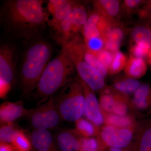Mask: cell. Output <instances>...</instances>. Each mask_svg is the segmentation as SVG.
Here are the masks:
<instances>
[{"mask_svg": "<svg viewBox=\"0 0 151 151\" xmlns=\"http://www.w3.org/2000/svg\"><path fill=\"white\" fill-rule=\"evenodd\" d=\"M148 61L149 63L151 66V50L149 52L148 55Z\"/></svg>", "mask_w": 151, "mask_h": 151, "instance_id": "cell-37", "label": "cell"}, {"mask_svg": "<svg viewBox=\"0 0 151 151\" xmlns=\"http://www.w3.org/2000/svg\"><path fill=\"white\" fill-rule=\"evenodd\" d=\"M76 131L65 130L58 134L56 142L60 151H79L80 138Z\"/></svg>", "mask_w": 151, "mask_h": 151, "instance_id": "cell-14", "label": "cell"}, {"mask_svg": "<svg viewBox=\"0 0 151 151\" xmlns=\"http://www.w3.org/2000/svg\"><path fill=\"white\" fill-rule=\"evenodd\" d=\"M132 143L129 147H127L125 148L119 149L111 148L108 149V151H132Z\"/></svg>", "mask_w": 151, "mask_h": 151, "instance_id": "cell-36", "label": "cell"}, {"mask_svg": "<svg viewBox=\"0 0 151 151\" xmlns=\"http://www.w3.org/2000/svg\"><path fill=\"white\" fill-rule=\"evenodd\" d=\"M30 42L20 65L21 87L25 96L29 95L36 88L52 52L51 45L45 40L39 38Z\"/></svg>", "mask_w": 151, "mask_h": 151, "instance_id": "cell-2", "label": "cell"}, {"mask_svg": "<svg viewBox=\"0 0 151 151\" xmlns=\"http://www.w3.org/2000/svg\"><path fill=\"white\" fill-rule=\"evenodd\" d=\"M84 42L86 49L96 55L105 48L104 37L85 40Z\"/></svg>", "mask_w": 151, "mask_h": 151, "instance_id": "cell-31", "label": "cell"}, {"mask_svg": "<svg viewBox=\"0 0 151 151\" xmlns=\"http://www.w3.org/2000/svg\"><path fill=\"white\" fill-rule=\"evenodd\" d=\"M52 98L62 120L75 122L84 115L85 95L80 79H70Z\"/></svg>", "mask_w": 151, "mask_h": 151, "instance_id": "cell-4", "label": "cell"}, {"mask_svg": "<svg viewBox=\"0 0 151 151\" xmlns=\"http://www.w3.org/2000/svg\"><path fill=\"white\" fill-rule=\"evenodd\" d=\"M17 51L15 46L4 43L0 46V97L4 99L12 88L16 79Z\"/></svg>", "mask_w": 151, "mask_h": 151, "instance_id": "cell-6", "label": "cell"}, {"mask_svg": "<svg viewBox=\"0 0 151 151\" xmlns=\"http://www.w3.org/2000/svg\"><path fill=\"white\" fill-rule=\"evenodd\" d=\"M147 5H148L150 6L151 7V1H150L148 3V4Z\"/></svg>", "mask_w": 151, "mask_h": 151, "instance_id": "cell-38", "label": "cell"}, {"mask_svg": "<svg viewBox=\"0 0 151 151\" xmlns=\"http://www.w3.org/2000/svg\"><path fill=\"white\" fill-rule=\"evenodd\" d=\"M114 52L104 48L96 54L98 59L106 68L108 71L113 62Z\"/></svg>", "mask_w": 151, "mask_h": 151, "instance_id": "cell-32", "label": "cell"}, {"mask_svg": "<svg viewBox=\"0 0 151 151\" xmlns=\"http://www.w3.org/2000/svg\"><path fill=\"white\" fill-rule=\"evenodd\" d=\"M0 151H15L13 147L10 144L1 143L0 144Z\"/></svg>", "mask_w": 151, "mask_h": 151, "instance_id": "cell-35", "label": "cell"}, {"mask_svg": "<svg viewBox=\"0 0 151 151\" xmlns=\"http://www.w3.org/2000/svg\"><path fill=\"white\" fill-rule=\"evenodd\" d=\"M141 84L140 81L137 79L127 76L116 80L113 87L119 92L128 95L134 94Z\"/></svg>", "mask_w": 151, "mask_h": 151, "instance_id": "cell-24", "label": "cell"}, {"mask_svg": "<svg viewBox=\"0 0 151 151\" xmlns=\"http://www.w3.org/2000/svg\"><path fill=\"white\" fill-rule=\"evenodd\" d=\"M124 35L123 29L119 24H114L104 36L105 49L114 52L119 50Z\"/></svg>", "mask_w": 151, "mask_h": 151, "instance_id": "cell-16", "label": "cell"}, {"mask_svg": "<svg viewBox=\"0 0 151 151\" xmlns=\"http://www.w3.org/2000/svg\"><path fill=\"white\" fill-rule=\"evenodd\" d=\"M75 66L65 45L59 54L50 60L37 85L36 92L40 103L50 99L69 81Z\"/></svg>", "mask_w": 151, "mask_h": 151, "instance_id": "cell-3", "label": "cell"}, {"mask_svg": "<svg viewBox=\"0 0 151 151\" xmlns=\"http://www.w3.org/2000/svg\"><path fill=\"white\" fill-rule=\"evenodd\" d=\"M72 18L71 13L62 22L59 28L54 32L55 40L61 47L66 45L74 36L72 32Z\"/></svg>", "mask_w": 151, "mask_h": 151, "instance_id": "cell-21", "label": "cell"}, {"mask_svg": "<svg viewBox=\"0 0 151 151\" xmlns=\"http://www.w3.org/2000/svg\"><path fill=\"white\" fill-rule=\"evenodd\" d=\"M79 151H100V145L97 138L81 137Z\"/></svg>", "mask_w": 151, "mask_h": 151, "instance_id": "cell-30", "label": "cell"}, {"mask_svg": "<svg viewBox=\"0 0 151 151\" xmlns=\"http://www.w3.org/2000/svg\"><path fill=\"white\" fill-rule=\"evenodd\" d=\"M86 50L84 45L76 44L68 48L70 58L80 77L93 91L102 90L105 87L104 77L84 60Z\"/></svg>", "mask_w": 151, "mask_h": 151, "instance_id": "cell-5", "label": "cell"}, {"mask_svg": "<svg viewBox=\"0 0 151 151\" xmlns=\"http://www.w3.org/2000/svg\"><path fill=\"white\" fill-rule=\"evenodd\" d=\"M143 1L141 0H125L123 3V9L125 13L129 15L137 9Z\"/></svg>", "mask_w": 151, "mask_h": 151, "instance_id": "cell-34", "label": "cell"}, {"mask_svg": "<svg viewBox=\"0 0 151 151\" xmlns=\"http://www.w3.org/2000/svg\"><path fill=\"white\" fill-rule=\"evenodd\" d=\"M134 130L128 128H119L105 125L102 128L97 137L100 151L107 149H124L132 143Z\"/></svg>", "mask_w": 151, "mask_h": 151, "instance_id": "cell-8", "label": "cell"}, {"mask_svg": "<svg viewBox=\"0 0 151 151\" xmlns=\"http://www.w3.org/2000/svg\"><path fill=\"white\" fill-rule=\"evenodd\" d=\"M135 132L132 151H151V119L138 123Z\"/></svg>", "mask_w": 151, "mask_h": 151, "instance_id": "cell-11", "label": "cell"}, {"mask_svg": "<svg viewBox=\"0 0 151 151\" xmlns=\"http://www.w3.org/2000/svg\"><path fill=\"white\" fill-rule=\"evenodd\" d=\"M78 2L72 0H50L47 2V11L52 18L47 25L55 32L62 22L73 10Z\"/></svg>", "mask_w": 151, "mask_h": 151, "instance_id": "cell-9", "label": "cell"}, {"mask_svg": "<svg viewBox=\"0 0 151 151\" xmlns=\"http://www.w3.org/2000/svg\"><path fill=\"white\" fill-rule=\"evenodd\" d=\"M124 70L127 77L137 79L141 78L146 74L147 65L145 60L142 58L131 55L127 60Z\"/></svg>", "mask_w": 151, "mask_h": 151, "instance_id": "cell-19", "label": "cell"}, {"mask_svg": "<svg viewBox=\"0 0 151 151\" xmlns=\"http://www.w3.org/2000/svg\"><path fill=\"white\" fill-rule=\"evenodd\" d=\"M19 130L17 129L13 123L2 125L0 129L1 143L11 144L15 135Z\"/></svg>", "mask_w": 151, "mask_h": 151, "instance_id": "cell-29", "label": "cell"}, {"mask_svg": "<svg viewBox=\"0 0 151 151\" xmlns=\"http://www.w3.org/2000/svg\"><path fill=\"white\" fill-rule=\"evenodd\" d=\"M116 24L113 23L100 13L93 10L88 14V19L84 26L94 27L97 28L104 37L106 32Z\"/></svg>", "mask_w": 151, "mask_h": 151, "instance_id": "cell-20", "label": "cell"}, {"mask_svg": "<svg viewBox=\"0 0 151 151\" xmlns=\"http://www.w3.org/2000/svg\"><path fill=\"white\" fill-rule=\"evenodd\" d=\"M94 10L117 23L116 17L120 12V1L117 0H96L93 1Z\"/></svg>", "mask_w": 151, "mask_h": 151, "instance_id": "cell-15", "label": "cell"}, {"mask_svg": "<svg viewBox=\"0 0 151 151\" xmlns=\"http://www.w3.org/2000/svg\"><path fill=\"white\" fill-rule=\"evenodd\" d=\"M84 60L88 64L100 73L103 77H105L107 75L108 73V70L100 62L96 54L86 49L84 53Z\"/></svg>", "mask_w": 151, "mask_h": 151, "instance_id": "cell-28", "label": "cell"}, {"mask_svg": "<svg viewBox=\"0 0 151 151\" xmlns=\"http://www.w3.org/2000/svg\"><path fill=\"white\" fill-rule=\"evenodd\" d=\"M127 61V56L122 52L118 50L114 52L113 62L108 70V73L113 75L119 73L125 68Z\"/></svg>", "mask_w": 151, "mask_h": 151, "instance_id": "cell-27", "label": "cell"}, {"mask_svg": "<svg viewBox=\"0 0 151 151\" xmlns=\"http://www.w3.org/2000/svg\"><path fill=\"white\" fill-rule=\"evenodd\" d=\"M150 50L136 43L131 47L130 52L132 56L143 59L146 57H148Z\"/></svg>", "mask_w": 151, "mask_h": 151, "instance_id": "cell-33", "label": "cell"}, {"mask_svg": "<svg viewBox=\"0 0 151 151\" xmlns=\"http://www.w3.org/2000/svg\"><path fill=\"white\" fill-rule=\"evenodd\" d=\"M84 88L85 98V109L84 115L86 119L99 127L104 123L100 103L94 91L83 81L80 79Z\"/></svg>", "mask_w": 151, "mask_h": 151, "instance_id": "cell-10", "label": "cell"}, {"mask_svg": "<svg viewBox=\"0 0 151 151\" xmlns=\"http://www.w3.org/2000/svg\"></svg>", "mask_w": 151, "mask_h": 151, "instance_id": "cell-39", "label": "cell"}, {"mask_svg": "<svg viewBox=\"0 0 151 151\" xmlns=\"http://www.w3.org/2000/svg\"><path fill=\"white\" fill-rule=\"evenodd\" d=\"M11 145L15 151H30L32 147L31 141L22 130L17 132Z\"/></svg>", "mask_w": 151, "mask_h": 151, "instance_id": "cell-26", "label": "cell"}, {"mask_svg": "<svg viewBox=\"0 0 151 151\" xmlns=\"http://www.w3.org/2000/svg\"><path fill=\"white\" fill-rule=\"evenodd\" d=\"M41 0H7L2 3L0 23L12 39L31 42L40 37L46 28L50 14Z\"/></svg>", "mask_w": 151, "mask_h": 151, "instance_id": "cell-1", "label": "cell"}, {"mask_svg": "<svg viewBox=\"0 0 151 151\" xmlns=\"http://www.w3.org/2000/svg\"><path fill=\"white\" fill-rule=\"evenodd\" d=\"M27 116L35 129L49 131L57 127L62 120L52 97L45 103L31 110Z\"/></svg>", "mask_w": 151, "mask_h": 151, "instance_id": "cell-7", "label": "cell"}, {"mask_svg": "<svg viewBox=\"0 0 151 151\" xmlns=\"http://www.w3.org/2000/svg\"><path fill=\"white\" fill-rule=\"evenodd\" d=\"M30 110L25 109L21 101L4 102L0 107L1 124H12L22 116H27Z\"/></svg>", "mask_w": 151, "mask_h": 151, "instance_id": "cell-12", "label": "cell"}, {"mask_svg": "<svg viewBox=\"0 0 151 151\" xmlns=\"http://www.w3.org/2000/svg\"><path fill=\"white\" fill-rule=\"evenodd\" d=\"M105 125L119 128H128L135 130L137 124L132 116L129 115L119 116L113 113L102 111Z\"/></svg>", "mask_w": 151, "mask_h": 151, "instance_id": "cell-17", "label": "cell"}, {"mask_svg": "<svg viewBox=\"0 0 151 151\" xmlns=\"http://www.w3.org/2000/svg\"><path fill=\"white\" fill-rule=\"evenodd\" d=\"M76 130L81 137L92 138L100 133L99 127L88 120L81 118L75 122Z\"/></svg>", "mask_w": 151, "mask_h": 151, "instance_id": "cell-25", "label": "cell"}, {"mask_svg": "<svg viewBox=\"0 0 151 151\" xmlns=\"http://www.w3.org/2000/svg\"><path fill=\"white\" fill-rule=\"evenodd\" d=\"M132 39L136 44L151 50V29L144 26H137L131 32Z\"/></svg>", "mask_w": 151, "mask_h": 151, "instance_id": "cell-23", "label": "cell"}, {"mask_svg": "<svg viewBox=\"0 0 151 151\" xmlns=\"http://www.w3.org/2000/svg\"><path fill=\"white\" fill-rule=\"evenodd\" d=\"M132 105L140 111H147L151 108V86L141 84L134 93Z\"/></svg>", "mask_w": 151, "mask_h": 151, "instance_id": "cell-18", "label": "cell"}, {"mask_svg": "<svg viewBox=\"0 0 151 151\" xmlns=\"http://www.w3.org/2000/svg\"><path fill=\"white\" fill-rule=\"evenodd\" d=\"M72 32L73 36L81 32L88 17V14L84 6L78 3L73 9L72 12Z\"/></svg>", "mask_w": 151, "mask_h": 151, "instance_id": "cell-22", "label": "cell"}, {"mask_svg": "<svg viewBox=\"0 0 151 151\" xmlns=\"http://www.w3.org/2000/svg\"><path fill=\"white\" fill-rule=\"evenodd\" d=\"M30 141L37 151H57L53 136L49 130L35 129L31 134Z\"/></svg>", "mask_w": 151, "mask_h": 151, "instance_id": "cell-13", "label": "cell"}]
</instances>
